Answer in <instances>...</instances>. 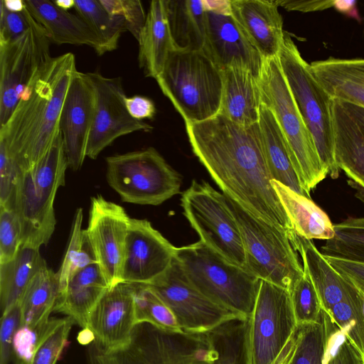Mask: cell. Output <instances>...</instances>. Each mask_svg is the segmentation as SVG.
Masks as SVG:
<instances>
[{
    "label": "cell",
    "mask_w": 364,
    "mask_h": 364,
    "mask_svg": "<svg viewBox=\"0 0 364 364\" xmlns=\"http://www.w3.org/2000/svg\"><path fill=\"white\" fill-rule=\"evenodd\" d=\"M185 124L193 154L223 193L289 235L293 226L271 184L259 123L242 126L218 114Z\"/></svg>",
    "instance_id": "cell-1"
},
{
    "label": "cell",
    "mask_w": 364,
    "mask_h": 364,
    "mask_svg": "<svg viewBox=\"0 0 364 364\" xmlns=\"http://www.w3.org/2000/svg\"><path fill=\"white\" fill-rule=\"evenodd\" d=\"M77 71L73 53L52 58L25 88L12 114L0 127V142L21 171L40 161L58 134L62 107Z\"/></svg>",
    "instance_id": "cell-2"
},
{
    "label": "cell",
    "mask_w": 364,
    "mask_h": 364,
    "mask_svg": "<svg viewBox=\"0 0 364 364\" xmlns=\"http://www.w3.org/2000/svg\"><path fill=\"white\" fill-rule=\"evenodd\" d=\"M68 167L60 131L40 161L21 171L12 209L21 222L22 245L40 248L49 242L56 225L54 200Z\"/></svg>",
    "instance_id": "cell-3"
},
{
    "label": "cell",
    "mask_w": 364,
    "mask_h": 364,
    "mask_svg": "<svg viewBox=\"0 0 364 364\" xmlns=\"http://www.w3.org/2000/svg\"><path fill=\"white\" fill-rule=\"evenodd\" d=\"M175 258L205 296L240 318L251 317L261 279L247 269L229 262L200 240L176 247Z\"/></svg>",
    "instance_id": "cell-4"
},
{
    "label": "cell",
    "mask_w": 364,
    "mask_h": 364,
    "mask_svg": "<svg viewBox=\"0 0 364 364\" xmlns=\"http://www.w3.org/2000/svg\"><path fill=\"white\" fill-rule=\"evenodd\" d=\"M155 80L185 124L203 122L219 113L222 71L203 50H173Z\"/></svg>",
    "instance_id": "cell-5"
},
{
    "label": "cell",
    "mask_w": 364,
    "mask_h": 364,
    "mask_svg": "<svg viewBox=\"0 0 364 364\" xmlns=\"http://www.w3.org/2000/svg\"><path fill=\"white\" fill-rule=\"evenodd\" d=\"M262 103L273 113L304 190L310 191L328 176L313 136L301 114L277 57L264 59L258 79Z\"/></svg>",
    "instance_id": "cell-6"
},
{
    "label": "cell",
    "mask_w": 364,
    "mask_h": 364,
    "mask_svg": "<svg viewBox=\"0 0 364 364\" xmlns=\"http://www.w3.org/2000/svg\"><path fill=\"white\" fill-rule=\"evenodd\" d=\"M224 196L240 231L246 269L259 279L290 292L304 275V269L289 233L255 215L231 197Z\"/></svg>",
    "instance_id": "cell-7"
},
{
    "label": "cell",
    "mask_w": 364,
    "mask_h": 364,
    "mask_svg": "<svg viewBox=\"0 0 364 364\" xmlns=\"http://www.w3.org/2000/svg\"><path fill=\"white\" fill-rule=\"evenodd\" d=\"M296 104L315 143L320 160L333 179L340 170L334 158L332 98L312 73L289 34L285 32L277 55Z\"/></svg>",
    "instance_id": "cell-8"
},
{
    "label": "cell",
    "mask_w": 364,
    "mask_h": 364,
    "mask_svg": "<svg viewBox=\"0 0 364 364\" xmlns=\"http://www.w3.org/2000/svg\"><path fill=\"white\" fill-rule=\"evenodd\" d=\"M97 364H213L214 350L207 333L170 331L136 323L127 344L103 352L93 343Z\"/></svg>",
    "instance_id": "cell-9"
},
{
    "label": "cell",
    "mask_w": 364,
    "mask_h": 364,
    "mask_svg": "<svg viewBox=\"0 0 364 364\" xmlns=\"http://www.w3.org/2000/svg\"><path fill=\"white\" fill-rule=\"evenodd\" d=\"M107 181L127 203L158 205L180 193L181 178L153 147L106 158Z\"/></svg>",
    "instance_id": "cell-10"
},
{
    "label": "cell",
    "mask_w": 364,
    "mask_h": 364,
    "mask_svg": "<svg viewBox=\"0 0 364 364\" xmlns=\"http://www.w3.org/2000/svg\"><path fill=\"white\" fill-rule=\"evenodd\" d=\"M181 205L201 242L229 262L246 268L240 231L223 193L205 181L193 180L182 193Z\"/></svg>",
    "instance_id": "cell-11"
},
{
    "label": "cell",
    "mask_w": 364,
    "mask_h": 364,
    "mask_svg": "<svg viewBox=\"0 0 364 364\" xmlns=\"http://www.w3.org/2000/svg\"><path fill=\"white\" fill-rule=\"evenodd\" d=\"M297 328L290 292L261 279L249 318L250 364H274Z\"/></svg>",
    "instance_id": "cell-12"
},
{
    "label": "cell",
    "mask_w": 364,
    "mask_h": 364,
    "mask_svg": "<svg viewBox=\"0 0 364 364\" xmlns=\"http://www.w3.org/2000/svg\"><path fill=\"white\" fill-rule=\"evenodd\" d=\"M50 42L35 21L21 37L0 43V127L12 114L25 88L52 58Z\"/></svg>",
    "instance_id": "cell-13"
},
{
    "label": "cell",
    "mask_w": 364,
    "mask_h": 364,
    "mask_svg": "<svg viewBox=\"0 0 364 364\" xmlns=\"http://www.w3.org/2000/svg\"><path fill=\"white\" fill-rule=\"evenodd\" d=\"M144 285L166 304L184 332L206 333L229 320L240 318L194 287L176 258L164 273Z\"/></svg>",
    "instance_id": "cell-14"
},
{
    "label": "cell",
    "mask_w": 364,
    "mask_h": 364,
    "mask_svg": "<svg viewBox=\"0 0 364 364\" xmlns=\"http://www.w3.org/2000/svg\"><path fill=\"white\" fill-rule=\"evenodd\" d=\"M86 73L95 94V115L87 146V157L97 159L102 150L120 136L153 129L148 123L129 114L120 77H107L97 72Z\"/></svg>",
    "instance_id": "cell-15"
},
{
    "label": "cell",
    "mask_w": 364,
    "mask_h": 364,
    "mask_svg": "<svg viewBox=\"0 0 364 364\" xmlns=\"http://www.w3.org/2000/svg\"><path fill=\"white\" fill-rule=\"evenodd\" d=\"M130 219L121 205L102 196L92 198L88 224L84 232L110 287L121 282Z\"/></svg>",
    "instance_id": "cell-16"
},
{
    "label": "cell",
    "mask_w": 364,
    "mask_h": 364,
    "mask_svg": "<svg viewBox=\"0 0 364 364\" xmlns=\"http://www.w3.org/2000/svg\"><path fill=\"white\" fill-rule=\"evenodd\" d=\"M176 247L149 221L130 219L126 238L121 282L147 284L164 273L176 257Z\"/></svg>",
    "instance_id": "cell-17"
},
{
    "label": "cell",
    "mask_w": 364,
    "mask_h": 364,
    "mask_svg": "<svg viewBox=\"0 0 364 364\" xmlns=\"http://www.w3.org/2000/svg\"><path fill=\"white\" fill-rule=\"evenodd\" d=\"M134 293V284L119 282L107 289L91 311L86 329L100 350H114L129 343L136 325Z\"/></svg>",
    "instance_id": "cell-18"
},
{
    "label": "cell",
    "mask_w": 364,
    "mask_h": 364,
    "mask_svg": "<svg viewBox=\"0 0 364 364\" xmlns=\"http://www.w3.org/2000/svg\"><path fill=\"white\" fill-rule=\"evenodd\" d=\"M95 108V90L87 73L77 71L68 87L60 117L68 166L80 169L86 156Z\"/></svg>",
    "instance_id": "cell-19"
},
{
    "label": "cell",
    "mask_w": 364,
    "mask_h": 364,
    "mask_svg": "<svg viewBox=\"0 0 364 364\" xmlns=\"http://www.w3.org/2000/svg\"><path fill=\"white\" fill-rule=\"evenodd\" d=\"M203 50L220 70L242 68L259 79L264 59L231 14L206 11V38Z\"/></svg>",
    "instance_id": "cell-20"
},
{
    "label": "cell",
    "mask_w": 364,
    "mask_h": 364,
    "mask_svg": "<svg viewBox=\"0 0 364 364\" xmlns=\"http://www.w3.org/2000/svg\"><path fill=\"white\" fill-rule=\"evenodd\" d=\"M231 15L264 59L276 58L284 40L277 0H230Z\"/></svg>",
    "instance_id": "cell-21"
},
{
    "label": "cell",
    "mask_w": 364,
    "mask_h": 364,
    "mask_svg": "<svg viewBox=\"0 0 364 364\" xmlns=\"http://www.w3.org/2000/svg\"><path fill=\"white\" fill-rule=\"evenodd\" d=\"M24 2L50 41L58 45L87 46L97 55L104 54L100 38L78 15L59 8L53 1L24 0Z\"/></svg>",
    "instance_id": "cell-22"
},
{
    "label": "cell",
    "mask_w": 364,
    "mask_h": 364,
    "mask_svg": "<svg viewBox=\"0 0 364 364\" xmlns=\"http://www.w3.org/2000/svg\"><path fill=\"white\" fill-rule=\"evenodd\" d=\"M221 71L223 94L218 114L242 126L258 123L262 105L258 79L242 68Z\"/></svg>",
    "instance_id": "cell-23"
},
{
    "label": "cell",
    "mask_w": 364,
    "mask_h": 364,
    "mask_svg": "<svg viewBox=\"0 0 364 364\" xmlns=\"http://www.w3.org/2000/svg\"><path fill=\"white\" fill-rule=\"evenodd\" d=\"M109 287L98 264H92L75 273L58 293L54 311L86 329L91 311Z\"/></svg>",
    "instance_id": "cell-24"
},
{
    "label": "cell",
    "mask_w": 364,
    "mask_h": 364,
    "mask_svg": "<svg viewBox=\"0 0 364 364\" xmlns=\"http://www.w3.org/2000/svg\"><path fill=\"white\" fill-rule=\"evenodd\" d=\"M289 240L301 255L304 271L309 276L318 296L322 310L328 313L349 293V282L328 262L314 242L294 231Z\"/></svg>",
    "instance_id": "cell-25"
},
{
    "label": "cell",
    "mask_w": 364,
    "mask_h": 364,
    "mask_svg": "<svg viewBox=\"0 0 364 364\" xmlns=\"http://www.w3.org/2000/svg\"><path fill=\"white\" fill-rule=\"evenodd\" d=\"M310 65L332 99L364 107V58L329 57Z\"/></svg>",
    "instance_id": "cell-26"
},
{
    "label": "cell",
    "mask_w": 364,
    "mask_h": 364,
    "mask_svg": "<svg viewBox=\"0 0 364 364\" xmlns=\"http://www.w3.org/2000/svg\"><path fill=\"white\" fill-rule=\"evenodd\" d=\"M332 119L336 166L364 189V133L335 99Z\"/></svg>",
    "instance_id": "cell-27"
},
{
    "label": "cell",
    "mask_w": 364,
    "mask_h": 364,
    "mask_svg": "<svg viewBox=\"0 0 364 364\" xmlns=\"http://www.w3.org/2000/svg\"><path fill=\"white\" fill-rule=\"evenodd\" d=\"M138 43L139 66L146 77L156 79L162 72L169 53L174 50L166 0L151 1Z\"/></svg>",
    "instance_id": "cell-28"
},
{
    "label": "cell",
    "mask_w": 364,
    "mask_h": 364,
    "mask_svg": "<svg viewBox=\"0 0 364 364\" xmlns=\"http://www.w3.org/2000/svg\"><path fill=\"white\" fill-rule=\"evenodd\" d=\"M259 126L264 154L272 180L287 186L296 193L310 198L303 188L289 156L287 144L272 112L262 103Z\"/></svg>",
    "instance_id": "cell-29"
},
{
    "label": "cell",
    "mask_w": 364,
    "mask_h": 364,
    "mask_svg": "<svg viewBox=\"0 0 364 364\" xmlns=\"http://www.w3.org/2000/svg\"><path fill=\"white\" fill-rule=\"evenodd\" d=\"M271 184L296 234L310 240L326 241L333 236V224L310 198L296 193L275 180H271Z\"/></svg>",
    "instance_id": "cell-30"
},
{
    "label": "cell",
    "mask_w": 364,
    "mask_h": 364,
    "mask_svg": "<svg viewBox=\"0 0 364 364\" xmlns=\"http://www.w3.org/2000/svg\"><path fill=\"white\" fill-rule=\"evenodd\" d=\"M58 290L56 272L46 263L33 277L19 301L21 329L36 333L48 323L50 315L54 311Z\"/></svg>",
    "instance_id": "cell-31"
},
{
    "label": "cell",
    "mask_w": 364,
    "mask_h": 364,
    "mask_svg": "<svg viewBox=\"0 0 364 364\" xmlns=\"http://www.w3.org/2000/svg\"><path fill=\"white\" fill-rule=\"evenodd\" d=\"M166 6L174 50H203L206 38V10L203 0H166Z\"/></svg>",
    "instance_id": "cell-32"
},
{
    "label": "cell",
    "mask_w": 364,
    "mask_h": 364,
    "mask_svg": "<svg viewBox=\"0 0 364 364\" xmlns=\"http://www.w3.org/2000/svg\"><path fill=\"white\" fill-rule=\"evenodd\" d=\"M45 264L40 248L27 245H21L14 259L0 264L2 314L19 303L27 286Z\"/></svg>",
    "instance_id": "cell-33"
},
{
    "label": "cell",
    "mask_w": 364,
    "mask_h": 364,
    "mask_svg": "<svg viewBox=\"0 0 364 364\" xmlns=\"http://www.w3.org/2000/svg\"><path fill=\"white\" fill-rule=\"evenodd\" d=\"M75 321L70 317L50 318L35 333L28 348L17 357L15 364H55L68 345Z\"/></svg>",
    "instance_id": "cell-34"
},
{
    "label": "cell",
    "mask_w": 364,
    "mask_h": 364,
    "mask_svg": "<svg viewBox=\"0 0 364 364\" xmlns=\"http://www.w3.org/2000/svg\"><path fill=\"white\" fill-rule=\"evenodd\" d=\"M335 328L324 311L319 322L298 326L290 364H326Z\"/></svg>",
    "instance_id": "cell-35"
},
{
    "label": "cell",
    "mask_w": 364,
    "mask_h": 364,
    "mask_svg": "<svg viewBox=\"0 0 364 364\" xmlns=\"http://www.w3.org/2000/svg\"><path fill=\"white\" fill-rule=\"evenodd\" d=\"M249 319L235 318L206 333L214 350L213 364H250Z\"/></svg>",
    "instance_id": "cell-36"
},
{
    "label": "cell",
    "mask_w": 364,
    "mask_h": 364,
    "mask_svg": "<svg viewBox=\"0 0 364 364\" xmlns=\"http://www.w3.org/2000/svg\"><path fill=\"white\" fill-rule=\"evenodd\" d=\"M348 282V295L326 314L364 360V293Z\"/></svg>",
    "instance_id": "cell-37"
},
{
    "label": "cell",
    "mask_w": 364,
    "mask_h": 364,
    "mask_svg": "<svg viewBox=\"0 0 364 364\" xmlns=\"http://www.w3.org/2000/svg\"><path fill=\"white\" fill-rule=\"evenodd\" d=\"M334 235L321 247L327 257L364 263V217L333 224Z\"/></svg>",
    "instance_id": "cell-38"
},
{
    "label": "cell",
    "mask_w": 364,
    "mask_h": 364,
    "mask_svg": "<svg viewBox=\"0 0 364 364\" xmlns=\"http://www.w3.org/2000/svg\"><path fill=\"white\" fill-rule=\"evenodd\" d=\"M74 9L100 38L104 54L117 48L122 33L127 31L122 18L109 14L99 0H75Z\"/></svg>",
    "instance_id": "cell-39"
},
{
    "label": "cell",
    "mask_w": 364,
    "mask_h": 364,
    "mask_svg": "<svg viewBox=\"0 0 364 364\" xmlns=\"http://www.w3.org/2000/svg\"><path fill=\"white\" fill-rule=\"evenodd\" d=\"M82 209L79 208L74 215L69 244L63 262L56 272L59 282L58 293L75 273L92 264L97 263L82 228Z\"/></svg>",
    "instance_id": "cell-40"
},
{
    "label": "cell",
    "mask_w": 364,
    "mask_h": 364,
    "mask_svg": "<svg viewBox=\"0 0 364 364\" xmlns=\"http://www.w3.org/2000/svg\"><path fill=\"white\" fill-rule=\"evenodd\" d=\"M136 324L147 322L170 331H181L177 321L166 304L149 287L134 284Z\"/></svg>",
    "instance_id": "cell-41"
},
{
    "label": "cell",
    "mask_w": 364,
    "mask_h": 364,
    "mask_svg": "<svg viewBox=\"0 0 364 364\" xmlns=\"http://www.w3.org/2000/svg\"><path fill=\"white\" fill-rule=\"evenodd\" d=\"M297 325L319 322L323 310L321 303L307 274L296 283L290 291Z\"/></svg>",
    "instance_id": "cell-42"
},
{
    "label": "cell",
    "mask_w": 364,
    "mask_h": 364,
    "mask_svg": "<svg viewBox=\"0 0 364 364\" xmlns=\"http://www.w3.org/2000/svg\"><path fill=\"white\" fill-rule=\"evenodd\" d=\"M21 245V225L17 214L11 208L0 206V264L14 259Z\"/></svg>",
    "instance_id": "cell-43"
},
{
    "label": "cell",
    "mask_w": 364,
    "mask_h": 364,
    "mask_svg": "<svg viewBox=\"0 0 364 364\" xmlns=\"http://www.w3.org/2000/svg\"><path fill=\"white\" fill-rule=\"evenodd\" d=\"M99 1L109 14L123 20L127 31L138 41L146 18L141 2L139 0Z\"/></svg>",
    "instance_id": "cell-44"
},
{
    "label": "cell",
    "mask_w": 364,
    "mask_h": 364,
    "mask_svg": "<svg viewBox=\"0 0 364 364\" xmlns=\"http://www.w3.org/2000/svg\"><path fill=\"white\" fill-rule=\"evenodd\" d=\"M21 170L0 142V206L13 207Z\"/></svg>",
    "instance_id": "cell-45"
},
{
    "label": "cell",
    "mask_w": 364,
    "mask_h": 364,
    "mask_svg": "<svg viewBox=\"0 0 364 364\" xmlns=\"http://www.w3.org/2000/svg\"><path fill=\"white\" fill-rule=\"evenodd\" d=\"M21 327L19 303L2 314L0 327V364H9L14 354V341Z\"/></svg>",
    "instance_id": "cell-46"
},
{
    "label": "cell",
    "mask_w": 364,
    "mask_h": 364,
    "mask_svg": "<svg viewBox=\"0 0 364 364\" xmlns=\"http://www.w3.org/2000/svg\"><path fill=\"white\" fill-rule=\"evenodd\" d=\"M35 21L26 6L21 12H11L0 1V43L11 42L21 37Z\"/></svg>",
    "instance_id": "cell-47"
},
{
    "label": "cell",
    "mask_w": 364,
    "mask_h": 364,
    "mask_svg": "<svg viewBox=\"0 0 364 364\" xmlns=\"http://www.w3.org/2000/svg\"><path fill=\"white\" fill-rule=\"evenodd\" d=\"M332 267L364 293V263L325 256Z\"/></svg>",
    "instance_id": "cell-48"
},
{
    "label": "cell",
    "mask_w": 364,
    "mask_h": 364,
    "mask_svg": "<svg viewBox=\"0 0 364 364\" xmlns=\"http://www.w3.org/2000/svg\"><path fill=\"white\" fill-rule=\"evenodd\" d=\"M363 362L360 354L343 336L333 353L328 355L326 364H363Z\"/></svg>",
    "instance_id": "cell-49"
},
{
    "label": "cell",
    "mask_w": 364,
    "mask_h": 364,
    "mask_svg": "<svg viewBox=\"0 0 364 364\" xmlns=\"http://www.w3.org/2000/svg\"><path fill=\"white\" fill-rule=\"evenodd\" d=\"M125 105L129 114L138 120L153 119L156 114V107L149 97L134 95L125 97Z\"/></svg>",
    "instance_id": "cell-50"
},
{
    "label": "cell",
    "mask_w": 364,
    "mask_h": 364,
    "mask_svg": "<svg viewBox=\"0 0 364 364\" xmlns=\"http://www.w3.org/2000/svg\"><path fill=\"white\" fill-rule=\"evenodd\" d=\"M279 6L288 11L314 12L324 11L333 7L334 0H277Z\"/></svg>",
    "instance_id": "cell-51"
},
{
    "label": "cell",
    "mask_w": 364,
    "mask_h": 364,
    "mask_svg": "<svg viewBox=\"0 0 364 364\" xmlns=\"http://www.w3.org/2000/svg\"><path fill=\"white\" fill-rule=\"evenodd\" d=\"M357 4L358 2L355 0H336L333 8L347 17L360 21L361 17Z\"/></svg>",
    "instance_id": "cell-52"
},
{
    "label": "cell",
    "mask_w": 364,
    "mask_h": 364,
    "mask_svg": "<svg viewBox=\"0 0 364 364\" xmlns=\"http://www.w3.org/2000/svg\"><path fill=\"white\" fill-rule=\"evenodd\" d=\"M205 9L220 14H231L230 0H203Z\"/></svg>",
    "instance_id": "cell-53"
},
{
    "label": "cell",
    "mask_w": 364,
    "mask_h": 364,
    "mask_svg": "<svg viewBox=\"0 0 364 364\" xmlns=\"http://www.w3.org/2000/svg\"><path fill=\"white\" fill-rule=\"evenodd\" d=\"M339 102L346 112L364 133V107L341 101Z\"/></svg>",
    "instance_id": "cell-54"
},
{
    "label": "cell",
    "mask_w": 364,
    "mask_h": 364,
    "mask_svg": "<svg viewBox=\"0 0 364 364\" xmlns=\"http://www.w3.org/2000/svg\"><path fill=\"white\" fill-rule=\"evenodd\" d=\"M295 337V336H294ZM294 338L286 347L274 364H290L294 350Z\"/></svg>",
    "instance_id": "cell-55"
},
{
    "label": "cell",
    "mask_w": 364,
    "mask_h": 364,
    "mask_svg": "<svg viewBox=\"0 0 364 364\" xmlns=\"http://www.w3.org/2000/svg\"><path fill=\"white\" fill-rule=\"evenodd\" d=\"M6 9L11 12H21L26 8L24 0H1Z\"/></svg>",
    "instance_id": "cell-56"
},
{
    "label": "cell",
    "mask_w": 364,
    "mask_h": 364,
    "mask_svg": "<svg viewBox=\"0 0 364 364\" xmlns=\"http://www.w3.org/2000/svg\"><path fill=\"white\" fill-rule=\"evenodd\" d=\"M53 1L57 6L65 11L74 8L75 6V0H54Z\"/></svg>",
    "instance_id": "cell-57"
},
{
    "label": "cell",
    "mask_w": 364,
    "mask_h": 364,
    "mask_svg": "<svg viewBox=\"0 0 364 364\" xmlns=\"http://www.w3.org/2000/svg\"><path fill=\"white\" fill-rule=\"evenodd\" d=\"M363 364H364V360H363Z\"/></svg>",
    "instance_id": "cell-58"
}]
</instances>
